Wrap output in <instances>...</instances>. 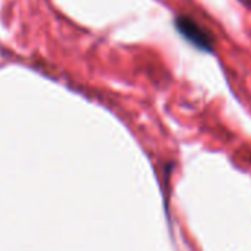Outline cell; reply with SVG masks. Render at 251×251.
<instances>
[{
    "mask_svg": "<svg viewBox=\"0 0 251 251\" xmlns=\"http://www.w3.org/2000/svg\"><path fill=\"white\" fill-rule=\"evenodd\" d=\"M175 25L177 28V31L189 42L192 43L195 48L201 49V50H213V39L211 36L201 28L194 20L186 18V17H179L175 21Z\"/></svg>",
    "mask_w": 251,
    "mask_h": 251,
    "instance_id": "obj_1",
    "label": "cell"
}]
</instances>
